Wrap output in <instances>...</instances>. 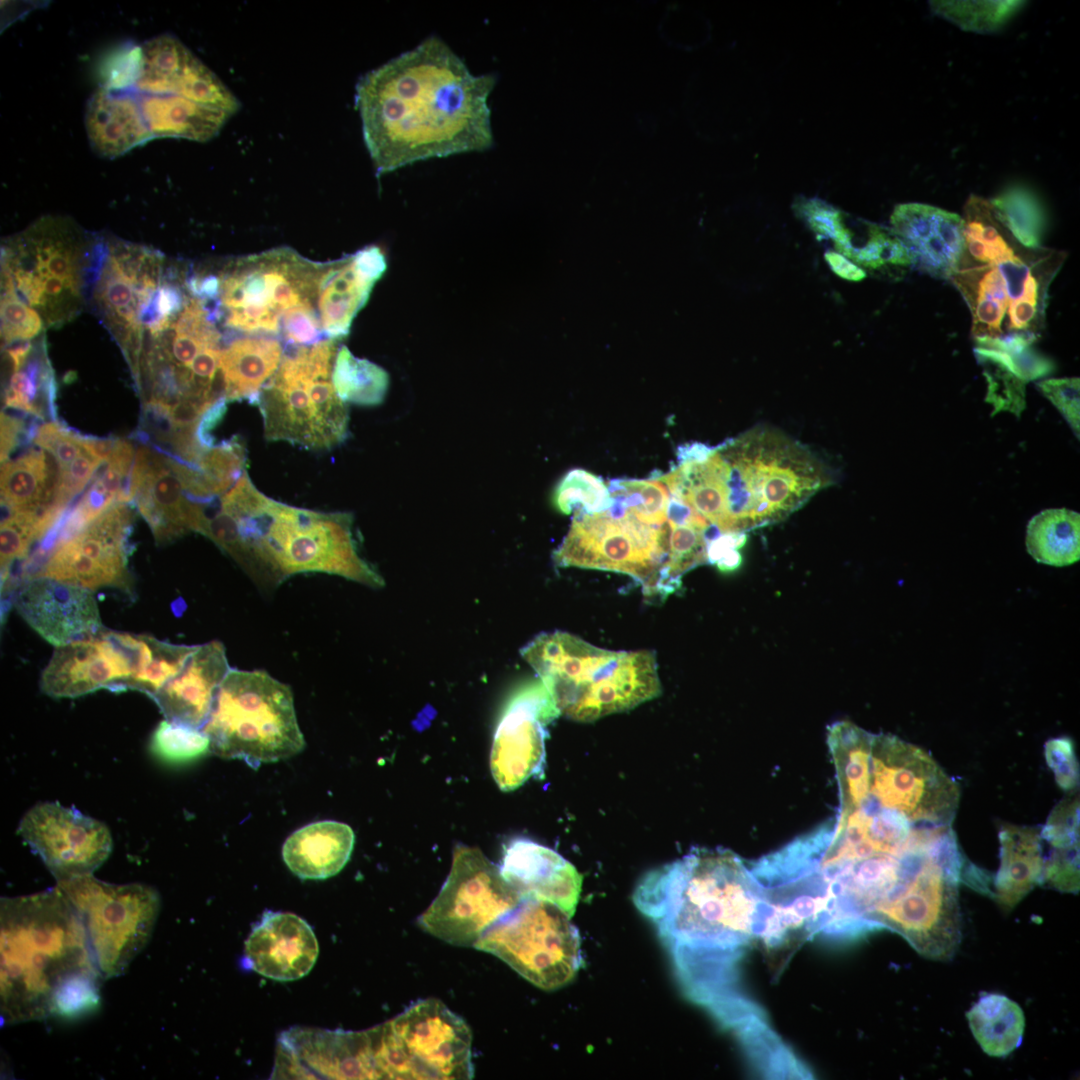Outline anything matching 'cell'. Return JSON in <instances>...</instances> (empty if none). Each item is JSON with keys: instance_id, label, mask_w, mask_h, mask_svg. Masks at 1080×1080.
<instances>
[{"instance_id": "obj_47", "label": "cell", "mask_w": 1080, "mask_h": 1080, "mask_svg": "<svg viewBox=\"0 0 1080 1080\" xmlns=\"http://www.w3.org/2000/svg\"><path fill=\"white\" fill-rule=\"evenodd\" d=\"M1019 1H933L935 12L965 30L988 32L1000 27L1022 5Z\"/></svg>"}, {"instance_id": "obj_27", "label": "cell", "mask_w": 1080, "mask_h": 1080, "mask_svg": "<svg viewBox=\"0 0 1080 1080\" xmlns=\"http://www.w3.org/2000/svg\"><path fill=\"white\" fill-rule=\"evenodd\" d=\"M499 870L521 898L552 903L570 918L579 901L582 875L556 851L528 838L512 839L503 850Z\"/></svg>"}, {"instance_id": "obj_2", "label": "cell", "mask_w": 1080, "mask_h": 1080, "mask_svg": "<svg viewBox=\"0 0 1080 1080\" xmlns=\"http://www.w3.org/2000/svg\"><path fill=\"white\" fill-rule=\"evenodd\" d=\"M694 1001L735 988L738 958L762 933L766 907L750 869L723 848H693L647 872L633 896Z\"/></svg>"}, {"instance_id": "obj_11", "label": "cell", "mask_w": 1080, "mask_h": 1080, "mask_svg": "<svg viewBox=\"0 0 1080 1080\" xmlns=\"http://www.w3.org/2000/svg\"><path fill=\"white\" fill-rule=\"evenodd\" d=\"M468 1024L436 998L420 1000L377 1026L376 1065L383 1079H472Z\"/></svg>"}, {"instance_id": "obj_60", "label": "cell", "mask_w": 1080, "mask_h": 1080, "mask_svg": "<svg viewBox=\"0 0 1080 1080\" xmlns=\"http://www.w3.org/2000/svg\"><path fill=\"white\" fill-rule=\"evenodd\" d=\"M31 350L32 344L29 340H20L9 344L6 348V352L11 360L13 373L19 371L23 367Z\"/></svg>"}, {"instance_id": "obj_56", "label": "cell", "mask_w": 1080, "mask_h": 1080, "mask_svg": "<svg viewBox=\"0 0 1080 1080\" xmlns=\"http://www.w3.org/2000/svg\"><path fill=\"white\" fill-rule=\"evenodd\" d=\"M1045 758L1059 787L1074 792L1079 782V769L1072 740L1068 737L1050 739L1045 744Z\"/></svg>"}, {"instance_id": "obj_39", "label": "cell", "mask_w": 1080, "mask_h": 1080, "mask_svg": "<svg viewBox=\"0 0 1080 1080\" xmlns=\"http://www.w3.org/2000/svg\"><path fill=\"white\" fill-rule=\"evenodd\" d=\"M1028 553L1039 563L1063 567L1080 558V514L1066 508L1033 516L1026 530Z\"/></svg>"}, {"instance_id": "obj_44", "label": "cell", "mask_w": 1080, "mask_h": 1080, "mask_svg": "<svg viewBox=\"0 0 1080 1080\" xmlns=\"http://www.w3.org/2000/svg\"><path fill=\"white\" fill-rule=\"evenodd\" d=\"M974 354L988 382L986 401L994 407L992 414L1005 410L1019 416L1025 408L1026 381L1002 352L977 347Z\"/></svg>"}, {"instance_id": "obj_18", "label": "cell", "mask_w": 1080, "mask_h": 1080, "mask_svg": "<svg viewBox=\"0 0 1080 1080\" xmlns=\"http://www.w3.org/2000/svg\"><path fill=\"white\" fill-rule=\"evenodd\" d=\"M145 650L146 635L102 629L56 647L42 672L41 690L54 698L79 697L101 688L124 690L140 671Z\"/></svg>"}, {"instance_id": "obj_40", "label": "cell", "mask_w": 1080, "mask_h": 1080, "mask_svg": "<svg viewBox=\"0 0 1080 1080\" xmlns=\"http://www.w3.org/2000/svg\"><path fill=\"white\" fill-rule=\"evenodd\" d=\"M246 466L245 445L237 435L205 448L194 469L189 493L203 505L225 494L242 476Z\"/></svg>"}, {"instance_id": "obj_17", "label": "cell", "mask_w": 1080, "mask_h": 1080, "mask_svg": "<svg viewBox=\"0 0 1080 1080\" xmlns=\"http://www.w3.org/2000/svg\"><path fill=\"white\" fill-rule=\"evenodd\" d=\"M133 511L116 503L67 539L55 544L35 577H48L89 590H129Z\"/></svg>"}, {"instance_id": "obj_1", "label": "cell", "mask_w": 1080, "mask_h": 1080, "mask_svg": "<svg viewBox=\"0 0 1080 1080\" xmlns=\"http://www.w3.org/2000/svg\"><path fill=\"white\" fill-rule=\"evenodd\" d=\"M495 85L494 74L471 73L438 36L367 72L355 103L376 174L491 148L488 99Z\"/></svg>"}, {"instance_id": "obj_30", "label": "cell", "mask_w": 1080, "mask_h": 1080, "mask_svg": "<svg viewBox=\"0 0 1080 1080\" xmlns=\"http://www.w3.org/2000/svg\"><path fill=\"white\" fill-rule=\"evenodd\" d=\"M355 843L352 828L342 822H314L293 832L282 847L290 871L301 879L322 880L338 874Z\"/></svg>"}, {"instance_id": "obj_57", "label": "cell", "mask_w": 1080, "mask_h": 1080, "mask_svg": "<svg viewBox=\"0 0 1080 1080\" xmlns=\"http://www.w3.org/2000/svg\"><path fill=\"white\" fill-rule=\"evenodd\" d=\"M745 543V533H720L707 543V562L723 572L734 571L742 563L739 549Z\"/></svg>"}, {"instance_id": "obj_49", "label": "cell", "mask_w": 1080, "mask_h": 1080, "mask_svg": "<svg viewBox=\"0 0 1080 1080\" xmlns=\"http://www.w3.org/2000/svg\"><path fill=\"white\" fill-rule=\"evenodd\" d=\"M210 740L202 729L161 721L151 737V749L167 762H188L209 750Z\"/></svg>"}, {"instance_id": "obj_33", "label": "cell", "mask_w": 1080, "mask_h": 1080, "mask_svg": "<svg viewBox=\"0 0 1080 1080\" xmlns=\"http://www.w3.org/2000/svg\"><path fill=\"white\" fill-rule=\"evenodd\" d=\"M1000 867L995 877V898L1012 908L1035 885L1043 883L1045 859L1040 828L1004 824L999 830Z\"/></svg>"}, {"instance_id": "obj_26", "label": "cell", "mask_w": 1080, "mask_h": 1080, "mask_svg": "<svg viewBox=\"0 0 1080 1080\" xmlns=\"http://www.w3.org/2000/svg\"><path fill=\"white\" fill-rule=\"evenodd\" d=\"M386 267L384 253L374 245L324 263L316 310L327 339L339 340L348 335L353 319L366 304Z\"/></svg>"}, {"instance_id": "obj_32", "label": "cell", "mask_w": 1080, "mask_h": 1080, "mask_svg": "<svg viewBox=\"0 0 1080 1080\" xmlns=\"http://www.w3.org/2000/svg\"><path fill=\"white\" fill-rule=\"evenodd\" d=\"M283 355L282 343L269 336L248 335L223 346L220 371L227 402L247 400L254 405Z\"/></svg>"}, {"instance_id": "obj_21", "label": "cell", "mask_w": 1080, "mask_h": 1080, "mask_svg": "<svg viewBox=\"0 0 1080 1080\" xmlns=\"http://www.w3.org/2000/svg\"><path fill=\"white\" fill-rule=\"evenodd\" d=\"M130 498L148 523L157 544L191 531L203 533L208 515L188 491L181 463L150 444L135 453Z\"/></svg>"}, {"instance_id": "obj_51", "label": "cell", "mask_w": 1080, "mask_h": 1080, "mask_svg": "<svg viewBox=\"0 0 1080 1080\" xmlns=\"http://www.w3.org/2000/svg\"><path fill=\"white\" fill-rule=\"evenodd\" d=\"M1052 852H1079V797L1072 792L1052 810L1040 830Z\"/></svg>"}, {"instance_id": "obj_9", "label": "cell", "mask_w": 1080, "mask_h": 1080, "mask_svg": "<svg viewBox=\"0 0 1080 1080\" xmlns=\"http://www.w3.org/2000/svg\"><path fill=\"white\" fill-rule=\"evenodd\" d=\"M337 340L290 346L255 406L270 441L329 449L347 437L348 413L332 381Z\"/></svg>"}, {"instance_id": "obj_22", "label": "cell", "mask_w": 1080, "mask_h": 1080, "mask_svg": "<svg viewBox=\"0 0 1080 1080\" xmlns=\"http://www.w3.org/2000/svg\"><path fill=\"white\" fill-rule=\"evenodd\" d=\"M134 88L149 94H177L234 115L238 99L181 41L161 35L140 46Z\"/></svg>"}, {"instance_id": "obj_12", "label": "cell", "mask_w": 1080, "mask_h": 1080, "mask_svg": "<svg viewBox=\"0 0 1080 1080\" xmlns=\"http://www.w3.org/2000/svg\"><path fill=\"white\" fill-rule=\"evenodd\" d=\"M57 887L82 921L102 978L125 973L153 933L161 903L157 890L110 884L92 874L57 881Z\"/></svg>"}, {"instance_id": "obj_55", "label": "cell", "mask_w": 1080, "mask_h": 1080, "mask_svg": "<svg viewBox=\"0 0 1080 1080\" xmlns=\"http://www.w3.org/2000/svg\"><path fill=\"white\" fill-rule=\"evenodd\" d=\"M1038 390L1058 409L1079 438L1080 431V380L1052 378L1037 383Z\"/></svg>"}, {"instance_id": "obj_24", "label": "cell", "mask_w": 1080, "mask_h": 1080, "mask_svg": "<svg viewBox=\"0 0 1080 1080\" xmlns=\"http://www.w3.org/2000/svg\"><path fill=\"white\" fill-rule=\"evenodd\" d=\"M319 953L311 926L290 912L265 911L245 941V966L275 981L306 976Z\"/></svg>"}, {"instance_id": "obj_19", "label": "cell", "mask_w": 1080, "mask_h": 1080, "mask_svg": "<svg viewBox=\"0 0 1080 1080\" xmlns=\"http://www.w3.org/2000/svg\"><path fill=\"white\" fill-rule=\"evenodd\" d=\"M559 715L541 681L527 682L511 694L497 723L490 753V770L502 791L543 777L547 725Z\"/></svg>"}, {"instance_id": "obj_43", "label": "cell", "mask_w": 1080, "mask_h": 1080, "mask_svg": "<svg viewBox=\"0 0 1080 1080\" xmlns=\"http://www.w3.org/2000/svg\"><path fill=\"white\" fill-rule=\"evenodd\" d=\"M996 216L1022 245H1040L1044 213L1037 199L1026 189L1011 187L989 200Z\"/></svg>"}, {"instance_id": "obj_42", "label": "cell", "mask_w": 1080, "mask_h": 1080, "mask_svg": "<svg viewBox=\"0 0 1080 1080\" xmlns=\"http://www.w3.org/2000/svg\"><path fill=\"white\" fill-rule=\"evenodd\" d=\"M332 381L343 402L376 405L386 394L389 378L381 367L366 359L356 358L343 345L336 354Z\"/></svg>"}, {"instance_id": "obj_14", "label": "cell", "mask_w": 1080, "mask_h": 1080, "mask_svg": "<svg viewBox=\"0 0 1080 1080\" xmlns=\"http://www.w3.org/2000/svg\"><path fill=\"white\" fill-rule=\"evenodd\" d=\"M669 535L668 521L648 524L613 501L606 511L574 514L553 559L560 567L627 574L642 584L648 598L667 557Z\"/></svg>"}, {"instance_id": "obj_31", "label": "cell", "mask_w": 1080, "mask_h": 1080, "mask_svg": "<svg viewBox=\"0 0 1080 1080\" xmlns=\"http://www.w3.org/2000/svg\"><path fill=\"white\" fill-rule=\"evenodd\" d=\"M57 477L55 460L40 449L30 448L5 461L1 466L2 512L35 514L57 524L63 513L54 506Z\"/></svg>"}, {"instance_id": "obj_37", "label": "cell", "mask_w": 1080, "mask_h": 1080, "mask_svg": "<svg viewBox=\"0 0 1080 1080\" xmlns=\"http://www.w3.org/2000/svg\"><path fill=\"white\" fill-rule=\"evenodd\" d=\"M966 1018L975 1040L989 1056L1005 1057L1022 1043L1023 1010L1005 995L983 994L967 1011Z\"/></svg>"}, {"instance_id": "obj_34", "label": "cell", "mask_w": 1080, "mask_h": 1080, "mask_svg": "<svg viewBox=\"0 0 1080 1080\" xmlns=\"http://www.w3.org/2000/svg\"><path fill=\"white\" fill-rule=\"evenodd\" d=\"M137 92L144 119L153 137L206 142L214 138L233 116L177 94Z\"/></svg>"}, {"instance_id": "obj_7", "label": "cell", "mask_w": 1080, "mask_h": 1080, "mask_svg": "<svg viewBox=\"0 0 1080 1080\" xmlns=\"http://www.w3.org/2000/svg\"><path fill=\"white\" fill-rule=\"evenodd\" d=\"M560 714L591 722L661 693L655 654L611 651L567 632L541 633L520 650Z\"/></svg>"}, {"instance_id": "obj_13", "label": "cell", "mask_w": 1080, "mask_h": 1080, "mask_svg": "<svg viewBox=\"0 0 1080 1080\" xmlns=\"http://www.w3.org/2000/svg\"><path fill=\"white\" fill-rule=\"evenodd\" d=\"M570 917L556 905L522 898L474 944L544 990L568 984L583 964L581 939Z\"/></svg>"}, {"instance_id": "obj_5", "label": "cell", "mask_w": 1080, "mask_h": 1080, "mask_svg": "<svg viewBox=\"0 0 1080 1080\" xmlns=\"http://www.w3.org/2000/svg\"><path fill=\"white\" fill-rule=\"evenodd\" d=\"M963 221L964 249L949 279L970 310L972 336L981 348L1018 353L1044 328L1049 287L1067 254L1022 245L976 195Z\"/></svg>"}, {"instance_id": "obj_38", "label": "cell", "mask_w": 1080, "mask_h": 1080, "mask_svg": "<svg viewBox=\"0 0 1080 1080\" xmlns=\"http://www.w3.org/2000/svg\"><path fill=\"white\" fill-rule=\"evenodd\" d=\"M828 239L841 255L870 270L911 265L906 248L891 229L864 221L853 226L843 212Z\"/></svg>"}, {"instance_id": "obj_46", "label": "cell", "mask_w": 1080, "mask_h": 1080, "mask_svg": "<svg viewBox=\"0 0 1080 1080\" xmlns=\"http://www.w3.org/2000/svg\"><path fill=\"white\" fill-rule=\"evenodd\" d=\"M554 504L564 514H592L608 510L613 498L602 479L586 470L573 469L558 484Z\"/></svg>"}, {"instance_id": "obj_4", "label": "cell", "mask_w": 1080, "mask_h": 1080, "mask_svg": "<svg viewBox=\"0 0 1080 1080\" xmlns=\"http://www.w3.org/2000/svg\"><path fill=\"white\" fill-rule=\"evenodd\" d=\"M101 979L82 921L57 886L1 899L4 1024L90 1013L100 1004Z\"/></svg>"}, {"instance_id": "obj_29", "label": "cell", "mask_w": 1080, "mask_h": 1080, "mask_svg": "<svg viewBox=\"0 0 1080 1080\" xmlns=\"http://www.w3.org/2000/svg\"><path fill=\"white\" fill-rule=\"evenodd\" d=\"M85 127L93 150L106 158L119 157L154 138L136 89L99 88L87 103Z\"/></svg>"}, {"instance_id": "obj_36", "label": "cell", "mask_w": 1080, "mask_h": 1080, "mask_svg": "<svg viewBox=\"0 0 1080 1080\" xmlns=\"http://www.w3.org/2000/svg\"><path fill=\"white\" fill-rule=\"evenodd\" d=\"M134 458L131 442L117 438L104 470L97 475L62 528L55 534L56 544L73 535L112 505L131 502L130 479Z\"/></svg>"}, {"instance_id": "obj_6", "label": "cell", "mask_w": 1080, "mask_h": 1080, "mask_svg": "<svg viewBox=\"0 0 1080 1080\" xmlns=\"http://www.w3.org/2000/svg\"><path fill=\"white\" fill-rule=\"evenodd\" d=\"M233 519L240 564L254 576L279 584L299 573L344 577L371 588L382 576L362 557L352 532V517L275 501L255 486L238 498Z\"/></svg>"}, {"instance_id": "obj_25", "label": "cell", "mask_w": 1080, "mask_h": 1080, "mask_svg": "<svg viewBox=\"0 0 1080 1080\" xmlns=\"http://www.w3.org/2000/svg\"><path fill=\"white\" fill-rule=\"evenodd\" d=\"M890 222L911 265L932 277L950 278L964 249V221L953 212L923 203L895 206Z\"/></svg>"}, {"instance_id": "obj_16", "label": "cell", "mask_w": 1080, "mask_h": 1080, "mask_svg": "<svg viewBox=\"0 0 1080 1080\" xmlns=\"http://www.w3.org/2000/svg\"><path fill=\"white\" fill-rule=\"evenodd\" d=\"M521 899L480 849L458 845L444 884L417 924L451 945L470 947Z\"/></svg>"}, {"instance_id": "obj_10", "label": "cell", "mask_w": 1080, "mask_h": 1080, "mask_svg": "<svg viewBox=\"0 0 1080 1080\" xmlns=\"http://www.w3.org/2000/svg\"><path fill=\"white\" fill-rule=\"evenodd\" d=\"M324 263L313 262L282 247L238 258L219 278V292L210 306L217 321L247 335L280 334L281 321L300 305L316 307Z\"/></svg>"}, {"instance_id": "obj_45", "label": "cell", "mask_w": 1080, "mask_h": 1080, "mask_svg": "<svg viewBox=\"0 0 1080 1080\" xmlns=\"http://www.w3.org/2000/svg\"><path fill=\"white\" fill-rule=\"evenodd\" d=\"M608 488L613 501L641 521L652 525L667 522L670 496L660 480L613 479Z\"/></svg>"}, {"instance_id": "obj_58", "label": "cell", "mask_w": 1080, "mask_h": 1080, "mask_svg": "<svg viewBox=\"0 0 1080 1080\" xmlns=\"http://www.w3.org/2000/svg\"><path fill=\"white\" fill-rule=\"evenodd\" d=\"M36 428H25L24 421L18 417L1 413V462L7 461L13 449L19 444L22 435L29 434L34 437Z\"/></svg>"}, {"instance_id": "obj_41", "label": "cell", "mask_w": 1080, "mask_h": 1080, "mask_svg": "<svg viewBox=\"0 0 1080 1080\" xmlns=\"http://www.w3.org/2000/svg\"><path fill=\"white\" fill-rule=\"evenodd\" d=\"M56 382L46 352L34 353L23 367L14 372L4 396L7 407L39 419L55 420Z\"/></svg>"}, {"instance_id": "obj_3", "label": "cell", "mask_w": 1080, "mask_h": 1080, "mask_svg": "<svg viewBox=\"0 0 1080 1080\" xmlns=\"http://www.w3.org/2000/svg\"><path fill=\"white\" fill-rule=\"evenodd\" d=\"M658 480L721 533H746L785 519L833 476L802 443L759 425Z\"/></svg>"}, {"instance_id": "obj_15", "label": "cell", "mask_w": 1080, "mask_h": 1080, "mask_svg": "<svg viewBox=\"0 0 1080 1080\" xmlns=\"http://www.w3.org/2000/svg\"><path fill=\"white\" fill-rule=\"evenodd\" d=\"M960 799L958 784L923 749L894 735L872 738L865 802L898 812L918 826H950Z\"/></svg>"}, {"instance_id": "obj_54", "label": "cell", "mask_w": 1080, "mask_h": 1080, "mask_svg": "<svg viewBox=\"0 0 1080 1080\" xmlns=\"http://www.w3.org/2000/svg\"><path fill=\"white\" fill-rule=\"evenodd\" d=\"M280 334L288 346H309L327 339L313 305L289 310L282 318Z\"/></svg>"}, {"instance_id": "obj_59", "label": "cell", "mask_w": 1080, "mask_h": 1080, "mask_svg": "<svg viewBox=\"0 0 1080 1080\" xmlns=\"http://www.w3.org/2000/svg\"><path fill=\"white\" fill-rule=\"evenodd\" d=\"M825 259L831 269L844 279L860 281L866 277V273L860 267L840 253L828 251L825 254Z\"/></svg>"}, {"instance_id": "obj_8", "label": "cell", "mask_w": 1080, "mask_h": 1080, "mask_svg": "<svg viewBox=\"0 0 1080 1080\" xmlns=\"http://www.w3.org/2000/svg\"><path fill=\"white\" fill-rule=\"evenodd\" d=\"M202 730L209 751L253 769L290 758L306 745L290 687L263 670L231 668Z\"/></svg>"}, {"instance_id": "obj_52", "label": "cell", "mask_w": 1080, "mask_h": 1080, "mask_svg": "<svg viewBox=\"0 0 1080 1080\" xmlns=\"http://www.w3.org/2000/svg\"><path fill=\"white\" fill-rule=\"evenodd\" d=\"M33 442L52 455L58 470L71 463L85 448L83 436L56 421L39 425Z\"/></svg>"}, {"instance_id": "obj_28", "label": "cell", "mask_w": 1080, "mask_h": 1080, "mask_svg": "<svg viewBox=\"0 0 1080 1080\" xmlns=\"http://www.w3.org/2000/svg\"><path fill=\"white\" fill-rule=\"evenodd\" d=\"M230 669L222 642L214 640L197 645L183 668L152 698L165 719L202 729Z\"/></svg>"}, {"instance_id": "obj_20", "label": "cell", "mask_w": 1080, "mask_h": 1080, "mask_svg": "<svg viewBox=\"0 0 1080 1080\" xmlns=\"http://www.w3.org/2000/svg\"><path fill=\"white\" fill-rule=\"evenodd\" d=\"M18 833L57 881L92 874L112 850V837L103 822L57 802L29 809Z\"/></svg>"}, {"instance_id": "obj_53", "label": "cell", "mask_w": 1080, "mask_h": 1080, "mask_svg": "<svg viewBox=\"0 0 1080 1080\" xmlns=\"http://www.w3.org/2000/svg\"><path fill=\"white\" fill-rule=\"evenodd\" d=\"M103 461L83 450L71 463L58 470L54 506L63 511L80 493Z\"/></svg>"}, {"instance_id": "obj_50", "label": "cell", "mask_w": 1080, "mask_h": 1080, "mask_svg": "<svg viewBox=\"0 0 1080 1080\" xmlns=\"http://www.w3.org/2000/svg\"><path fill=\"white\" fill-rule=\"evenodd\" d=\"M4 293L1 298V337L2 346L15 341L29 340L35 337L43 327L39 314L18 298L12 278L4 274Z\"/></svg>"}, {"instance_id": "obj_35", "label": "cell", "mask_w": 1080, "mask_h": 1080, "mask_svg": "<svg viewBox=\"0 0 1080 1080\" xmlns=\"http://www.w3.org/2000/svg\"><path fill=\"white\" fill-rule=\"evenodd\" d=\"M873 734L849 721L828 727L827 742L833 757L840 794V814L858 809L867 799Z\"/></svg>"}, {"instance_id": "obj_23", "label": "cell", "mask_w": 1080, "mask_h": 1080, "mask_svg": "<svg viewBox=\"0 0 1080 1080\" xmlns=\"http://www.w3.org/2000/svg\"><path fill=\"white\" fill-rule=\"evenodd\" d=\"M21 617L54 646L95 636L102 630L92 591L48 577H33L15 599Z\"/></svg>"}, {"instance_id": "obj_48", "label": "cell", "mask_w": 1080, "mask_h": 1080, "mask_svg": "<svg viewBox=\"0 0 1080 1080\" xmlns=\"http://www.w3.org/2000/svg\"><path fill=\"white\" fill-rule=\"evenodd\" d=\"M149 662L132 678L126 688L138 690L151 698L185 665L197 646L172 644L150 636Z\"/></svg>"}]
</instances>
